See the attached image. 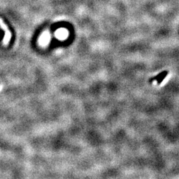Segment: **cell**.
<instances>
[{"label":"cell","instance_id":"6da1fadb","mask_svg":"<svg viewBox=\"0 0 179 179\" xmlns=\"http://www.w3.org/2000/svg\"><path fill=\"white\" fill-rule=\"evenodd\" d=\"M0 27H1L5 33V37L4 38V40H3L4 45H7L10 42L11 38H12V33L9 31V29H8L7 25L4 23V21L1 18H0Z\"/></svg>","mask_w":179,"mask_h":179}]
</instances>
